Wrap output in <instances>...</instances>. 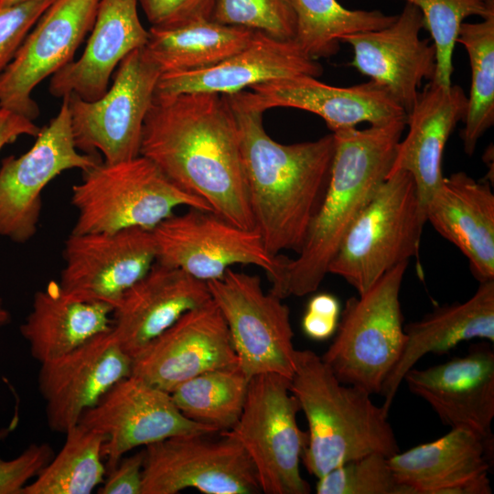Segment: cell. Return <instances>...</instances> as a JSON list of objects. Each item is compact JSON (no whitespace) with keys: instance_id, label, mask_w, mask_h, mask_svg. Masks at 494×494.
Masks as SVG:
<instances>
[{"instance_id":"obj_1","label":"cell","mask_w":494,"mask_h":494,"mask_svg":"<svg viewBox=\"0 0 494 494\" xmlns=\"http://www.w3.org/2000/svg\"><path fill=\"white\" fill-rule=\"evenodd\" d=\"M140 155L231 223L254 229L235 116L225 95L154 96Z\"/></svg>"},{"instance_id":"obj_2","label":"cell","mask_w":494,"mask_h":494,"mask_svg":"<svg viewBox=\"0 0 494 494\" xmlns=\"http://www.w3.org/2000/svg\"><path fill=\"white\" fill-rule=\"evenodd\" d=\"M235 116L254 229L267 252H298L326 191L333 134L285 145L265 131L246 91L225 95Z\"/></svg>"},{"instance_id":"obj_3","label":"cell","mask_w":494,"mask_h":494,"mask_svg":"<svg viewBox=\"0 0 494 494\" xmlns=\"http://www.w3.org/2000/svg\"><path fill=\"white\" fill-rule=\"evenodd\" d=\"M406 119L332 133L335 151L328 186L294 259L286 257L271 292L285 299L317 290L354 220L386 179Z\"/></svg>"},{"instance_id":"obj_4","label":"cell","mask_w":494,"mask_h":494,"mask_svg":"<svg viewBox=\"0 0 494 494\" xmlns=\"http://www.w3.org/2000/svg\"><path fill=\"white\" fill-rule=\"evenodd\" d=\"M289 381L308 425L302 462L317 478L370 454L389 457L400 451L389 413L372 394L339 381L313 350L296 349Z\"/></svg>"},{"instance_id":"obj_5","label":"cell","mask_w":494,"mask_h":494,"mask_svg":"<svg viewBox=\"0 0 494 494\" xmlns=\"http://www.w3.org/2000/svg\"><path fill=\"white\" fill-rule=\"evenodd\" d=\"M78 215L71 232L153 230L178 207L210 210L199 198L171 182L148 158L99 162L72 187Z\"/></svg>"},{"instance_id":"obj_6","label":"cell","mask_w":494,"mask_h":494,"mask_svg":"<svg viewBox=\"0 0 494 494\" xmlns=\"http://www.w3.org/2000/svg\"><path fill=\"white\" fill-rule=\"evenodd\" d=\"M425 223L412 176L404 171L388 176L348 230L328 274L364 294L385 273L416 255Z\"/></svg>"},{"instance_id":"obj_7","label":"cell","mask_w":494,"mask_h":494,"mask_svg":"<svg viewBox=\"0 0 494 494\" xmlns=\"http://www.w3.org/2000/svg\"><path fill=\"white\" fill-rule=\"evenodd\" d=\"M408 264H397L346 301L334 340L321 356L339 381L380 394L405 343L400 291Z\"/></svg>"},{"instance_id":"obj_8","label":"cell","mask_w":494,"mask_h":494,"mask_svg":"<svg viewBox=\"0 0 494 494\" xmlns=\"http://www.w3.org/2000/svg\"><path fill=\"white\" fill-rule=\"evenodd\" d=\"M298 411L289 379L274 373L260 374L250 380L236 424L220 432L243 447L263 493H310L311 488L300 472L307 433L297 424Z\"/></svg>"},{"instance_id":"obj_9","label":"cell","mask_w":494,"mask_h":494,"mask_svg":"<svg viewBox=\"0 0 494 494\" xmlns=\"http://www.w3.org/2000/svg\"><path fill=\"white\" fill-rule=\"evenodd\" d=\"M161 75L142 47L120 62L113 84L100 99L64 96L76 147L91 155L100 152L107 163L138 156L144 121Z\"/></svg>"},{"instance_id":"obj_10","label":"cell","mask_w":494,"mask_h":494,"mask_svg":"<svg viewBox=\"0 0 494 494\" xmlns=\"http://www.w3.org/2000/svg\"><path fill=\"white\" fill-rule=\"evenodd\" d=\"M207 284L228 326L241 370L249 379L274 373L290 380L296 349L284 299L264 291L258 275L232 269Z\"/></svg>"},{"instance_id":"obj_11","label":"cell","mask_w":494,"mask_h":494,"mask_svg":"<svg viewBox=\"0 0 494 494\" xmlns=\"http://www.w3.org/2000/svg\"><path fill=\"white\" fill-rule=\"evenodd\" d=\"M156 261L209 282L235 264L262 268L272 285L279 280L286 257L274 256L255 229L239 227L215 212L188 208L172 214L153 230Z\"/></svg>"},{"instance_id":"obj_12","label":"cell","mask_w":494,"mask_h":494,"mask_svg":"<svg viewBox=\"0 0 494 494\" xmlns=\"http://www.w3.org/2000/svg\"><path fill=\"white\" fill-rule=\"evenodd\" d=\"M102 160L75 145L65 99L57 115L40 128L31 148L18 157L7 156L0 167V235L23 243L37 232L42 191L69 169L82 172Z\"/></svg>"},{"instance_id":"obj_13","label":"cell","mask_w":494,"mask_h":494,"mask_svg":"<svg viewBox=\"0 0 494 494\" xmlns=\"http://www.w3.org/2000/svg\"><path fill=\"white\" fill-rule=\"evenodd\" d=\"M221 435L173 436L144 449L141 494H177L196 489L205 494L261 491L254 467L239 442Z\"/></svg>"},{"instance_id":"obj_14","label":"cell","mask_w":494,"mask_h":494,"mask_svg":"<svg viewBox=\"0 0 494 494\" xmlns=\"http://www.w3.org/2000/svg\"><path fill=\"white\" fill-rule=\"evenodd\" d=\"M78 424L102 434L106 472L137 446L188 435L217 431L186 417L170 392L130 375L114 384L98 403L83 413Z\"/></svg>"},{"instance_id":"obj_15","label":"cell","mask_w":494,"mask_h":494,"mask_svg":"<svg viewBox=\"0 0 494 494\" xmlns=\"http://www.w3.org/2000/svg\"><path fill=\"white\" fill-rule=\"evenodd\" d=\"M100 0H53L0 73V107L34 121L33 90L74 60L91 32Z\"/></svg>"},{"instance_id":"obj_16","label":"cell","mask_w":494,"mask_h":494,"mask_svg":"<svg viewBox=\"0 0 494 494\" xmlns=\"http://www.w3.org/2000/svg\"><path fill=\"white\" fill-rule=\"evenodd\" d=\"M60 286L87 301L113 308L123 294L156 261L152 230L127 228L112 232H70L64 244Z\"/></svg>"},{"instance_id":"obj_17","label":"cell","mask_w":494,"mask_h":494,"mask_svg":"<svg viewBox=\"0 0 494 494\" xmlns=\"http://www.w3.org/2000/svg\"><path fill=\"white\" fill-rule=\"evenodd\" d=\"M235 367L228 326L211 298L184 314L134 358L131 375L171 392L201 373Z\"/></svg>"},{"instance_id":"obj_18","label":"cell","mask_w":494,"mask_h":494,"mask_svg":"<svg viewBox=\"0 0 494 494\" xmlns=\"http://www.w3.org/2000/svg\"><path fill=\"white\" fill-rule=\"evenodd\" d=\"M40 364L38 388L48 425L65 434L114 384L131 375L133 359L111 329Z\"/></svg>"},{"instance_id":"obj_19","label":"cell","mask_w":494,"mask_h":494,"mask_svg":"<svg viewBox=\"0 0 494 494\" xmlns=\"http://www.w3.org/2000/svg\"><path fill=\"white\" fill-rule=\"evenodd\" d=\"M423 28L420 10L405 3L391 25L339 39L353 50L350 65L384 87L406 113L415 102L422 82L433 81L436 71L435 48L420 37Z\"/></svg>"},{"instance_id":"obj_20","label":"cell","mask_w":494,"mask_h":494,"mask_svg":"<svg viewBox=\"0 0 494 494\" xmlns=\"http://www.w3.org/2000/svg\"><path fill=\"white\" fill-rule=\"evenodd\" d=\"M403 381L444 424L494 439V352L489 344L426 369L413 367Z\"/></svg>"},{"instance_id":"obj_21","label":"cell","mask_w":494,"mask_h":494,"mask_svg":"<svg viewBox=\"0 0 494 494\" xmlns=\"http://www.w3.org/2000/svg\"><path fill=\"white\" fill-rule=\"evenodd\" d=\"M494 439L463 428L388 457L411 494H490Z\"/></svg>"},{"instance_id":"obj_22","label":"cell","mask_w":494,"mask_h":494,"mask_svg":"<svg viewBox=\"0 0 494 494\" xmlns=\"http://www.w3.org/2000/svg\"><path fill=\"white\" fill-rule=\"evenodd\" d=\"M250 102L265 112L295 108L321 117L332 133L362 123L381 125L406 119V112L382 86L370 81L338 87L314 76H296L256 84L246 90Z\"/></svg>"},{"instance_id":"obj_23","label":"cell","mask_w":494,"mask_h":494,"mask_svg":"<svg viewBox=\"0 0 494 494\" xmlns=\"http://www.w3.org/2000/svg\"><path fill=\"white\" fill-rule=\"evenodd\" d=\"M322 66L295 40H281L255 31L250 42L233 55L205 69L164 73L154 96L209 92L230 95L256 84L296 76L318 77Z\"/></svg>"},{"instance_id":"obj_24","label":"cell","mask_w":494,"mask_h":494,"mask_svg":"<svg viewBox=\"0 0 494 494\" xmlns=\"http://www.w3.org/2000/svg\"><path fill=\"white\" fill-rule=\"evenodd\" d=\"M210 299L206 282L156 262L120 297L112 329L123 350L134 359L184 314Z\"/></svg>"},{"instance_id":"obj_25","label":"cell","mask_w":494,"mask_h":494,"mask_svg":"<svg viewBox=\"0 0 494 494\" xmlns=\"http://www.w3.org/2000/svg\"><path fill=\"white\" fill-rule=\"evenodd\" d=\"M467 108V96L459 85L446 87L429 81L406 113L408 131L397 145L388 176L399 171L412 176L424 213L445 177V146L457 124L464 121Z\"/></svg>"},{"instance_id":"obj_26","label":"cell","mask_w":494,"mask_h":494,"mask_svg":"<svg viewBox=\"0 0 494 494\" xmlns=\"http://www.w3.org/2000/svg\"><path fill=\"white\" fill-rule=\"evenodd\" d=\"M137 6V0H100L83 53L51 76L48 91L53 96L73 93L95 101L104 95L120 62L147 41Z\"/></svg>"},{"instance_id":"obj_27","label":"cell","mask_w":494,"mask_h":494,"mask_svg":"<svg viewBox=\"0 0 494 494\" xmlns=\"http://www.w3.org/2000/svg\"><path fill=\"white\" fill-rule=\"evenodd\" d=\"M426 222L467 259L478 282L494 280V194L489 181L456 172L425 208Z\"/></svg>"},{"instance_id":"obj_28","label":"cell","mask_w":494,"mask_h":494,"mask_svg":"<svg viewBox=\"0 0 494 494\" xmlns=\"http://www.w3.org/2000/svg\"><path fill=\"white\" fill-rule=\"evenodd\" d=\"M405 343L401 356L385 380L380 394L389 413L405 373L424 355L446 353L474 338L494 343V280L480 282L464 302L435 308L421 319L404 326Z\"/></svg>"},{"instance_id":"obj_29","label":"cell","mask_w":494,"mask_h":494,"mask_svg":"<svg viewBox=\"0 0 494 494\" xmlns=\"http://www.w3.org/2000/svg\"><path fill=\"white\" fill-rule=\"evenodd\" d=\"M113 307L66 292L59 282L38 291L20 328L39 363L58 358L113 328Z\"/></svg>"},{"instance_id":"obj_30","label":"cell","mask_w":494,"mask_h":494,"mask_svg":"<svg viewBox=\"0 0 494 494\" xmlns=\"http://www.w3.org/2000/svg\"><path fill=\"white\" fill-rule=\"evenodd\" d=\"M255 31L212 19L152 27L144 48L162 74L211 67L244 48Z\"/></svg>"},{"instance_id":"obj_31","label":"cell","mask_w":494,"mask_h":494,"mask_svg":"<svg viewBox=\"0 0 494 494\" xmlns=\"http://www.w3.org/2000/svg\"><path fill=\"white\" fill-rule=\"evenodd\" d=\"M65 435L60 451L24 488L23 494H89L103 482L104 436L81 424Z\"/></svg>"},{"instance_id":"obj_32","label":"cell","mask_w":494,"mask_h":494,"mask_svg":"<svg viewBox=\"0 0 494 494\" xmlns=\"http://www.w3.org/2000/svg\"><path fill=\"white\" fill-rule=\"evenodd\" d=\"M294 5L295 41L317 60L336 55L341 37L385 27L397 17L380 10L348 9L337 0H294Z\"/></svg>"},{"instance_id":"obj_33","label":"cell","mask_w":494,"mask_h":494,"mask_svg":"<svg viewBox=\"0 0 494 494\" xmlns=\"http://www.w3.org/2000/svg\"><path fill=\"white\" fill-rule=\"evenodd\" d=\"M250 380L239 367L214 370L182 382L170 394L186 417L222 432L238 422Z\"/></svg>"},{"instance_id":"obj_34","label":"cell","mask_w":494,"mask_h":494,"mask_svg":"<svg viewBox=\"0 0 494 494\" xmlns=\"http://www.w3.org/2000/svg\"><path fill=\"white\" fill-rule=\"evenodd\" d=\"M456 43L466 49L471 68V87L461 132L464 151L471 156L494 124V15L479 22H464Z\"/></svg>"},{"instance_id":"obj_35","label":"cell","mask_w":494,"mask_h":494,"mask_svg":"<svg viewBox=\"0 0 494 494\" xmlns=\"http://www.w3.org/2000/svg\"><path fill=\"white\" fill-rule=\"evenodd\" d=\"M415 5L436 51V71L433 81L442 86L452 84L453 55L461 25L469 16L482 19L494 15V0H400Z\"/></svg>"},{"instance_id":"obj_36","label":"cell","mask_w":494,"mask_h":494,"mask_svg":"<svg viewBox=\"0 0 494 494\" xmlns=\"http://www.w3.org/2000/svg\"><path fill=\"white\" fill-rule=\"evenodd\" d=\"M211 19L281 40H295L294 0H215Z\"/></svg>"},{"instance_id":"obj_37","label":"cell","mask_w":494,"mask_h":494,"mask_svg":"<svg viewBox=\"0 0 494 494\" xmlns=\"http://www.w3.org/2000/svg\"><path fill=\"white\" fill-rule=\"evenodd\" d=\"M317 494H411L395 478L388 456L370 454L347 462L317 478Z\"/></svg>"},{"instance_id":"obj_38","label":"cell","mask_w":494,"mask_h":494,"mask_svg":"<svg viewBox=\"0 0 494 494\" xmlns=\"http://www.w3.org/2000/svg\"><path fill=\"white\" fill-rule=\"evenodd\" d=\"M53 0H26L0 8V73Z\"/></svg>"},{"instance_id":"obj_39","label":"cell","mask_w":494,"mask_h":494,"mask_svg":"<svg viewBox=\"0 0 494 494\" xmlns=\"http://www.w3.org/2000/svg\"><path fill=\"white\" fill-rule=\"evenodd\" d=\"M150 27H173L211 19L215 0H137Z\"/></svg>"},{"instance_id":"obj_40","label":"cell","mask_w":494,"mask_h":494,"mask_svg":"<svg viewBox=\"0 0 494 494\" xmlns=\"http://www.w3.org/2000/svg\"><path fill=\"white\" fill-rule=\"evenodd\" d=\"M340 317L338 299L328 293L311 297L302 318V329L306 337L321 341L336 333Z\"/></svg>"},{"instance_id":"obj_41","label":"cell","mask_w":494,"mask_h":494,"mask_svg":"<svg viewBox=\"0 0 494 494\" xmlns=\"http://www.w3.org/2000/svg\"><path fill=\"white\" fill-rule=\"evenodd\" d=\"M144 450L121 459L107 471L108 476L101 494H141L143 480Z\"/></svg>"},{"instance_id":"obj_42","label":"cell","mask_w":494,"mask_h":494,"mask_svg":"<svg viewBox=\"0 0 494 494\" xmlns=\"http://www.w3.org/2000/svg\"><path fill=\"white\" fill-rule=\"evenodd\" d=\"M34 476V465L25 454L11 460L0 458V494H22Z\"/></svg>"},{"instance_id":"obj_43","label":"cell","mask_w":494,"mask_h":494,"mask_svg":"<svg viewBox=\"0 0 494 494\" xmlns=\"http://www.w3.org/2000/svg\"><path fill=\"white\" fill-rule=\"evenodd\" d=\"M39 131L34 121L0 107V150L22 135L36 137Z\"/></svg>"},{"instance_id":"obj_44","label":"cell","mask_w":494,"mask_h":494,"mask_svg":"<svg viewBox=\"0 0 494 494\" xmlns=\"http://www.w3.org/2000/svg\"><path fill=\"white\" fill-rule=\"evenodd\" d=\"M9 321V313L3 306V303L0 299V326L5 325Z\"/></svg>"},{"instance_id":"obj_45","label":"cell","mask_w":494,"mask_h":494,"mask_svg":"<svg viewBox=\"0 0 494 494\" xmlns=\"http://www.w3.org/2000/svg\"><path fill=\"white\" fill-rule=\"evenodd\" d=\"M26 0H0V8L1 7H5V6H10V5H16V4H19L21 2H24Z\"/></svg>"}]
</instances>
